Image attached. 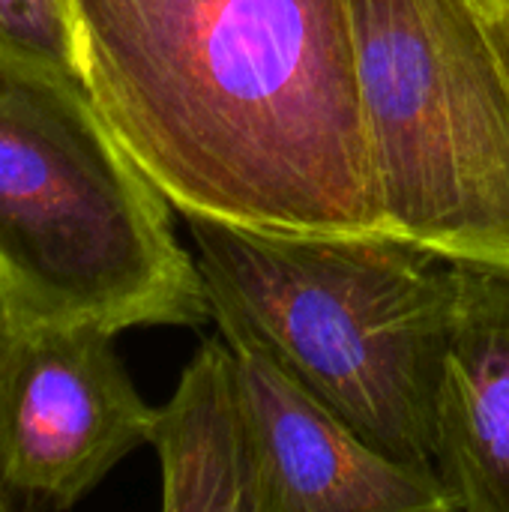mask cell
Instances as JSON below:
<instances>
[{"mask_svg":"<svg viewBox=\"0 0 509 512\" xmlns=\"http://www.w3.org/2000/svg\"><path fill=\"white\" fill-rule=\"evenodd\" d=\"M81 81L183 216L390 237L351 0H72Z\"/></svg>","mask_w":509,"mask_h":512,"instance_id":"cell-1","label":"cell"},{"mask_svg":"<svg viewBox=\"0 0 509 512\" xmlns=\"http://www.w3.org/2000/svg\"><path fill=\"white\" fill-rule=\"evenodd\" d=\"M183 219L219 330L246 333L387 456L432 468L456 264L396 237Z\"/></svg>","mask_w":509,"mask_h":512,"instance_id":"cell-2","label":"cell"},{"mask_svg":"<svg viewBox=\"0 0 509 512\" xmlns=\"http://www.w3.org/2000/svg\"><path fill=\"white\" fill-rule=\"evenodd\" d=\"M0 315L111 333L213 318L171 201L84 84L21 69H0Z\"/></svg>","mask_w":509,"mask_h":512,"instance_id":"cell-3","label":"cell"},{"mask_svg":"<svg viewBox=\"0 0 509 512\" xmlns=\"http://www.w3.org/2000/svg\"><path fill=\"white\" fill-rule=\"evenodd\" d=\"M387 231L509 273V69L480 0H351Z\"/></svg>","mask_w":509,"mask_h":512,"instance_id":"cell-4","label":"cell"},{"mask_svg":"<svg viewBox=\"0 0 509 512\" xmlns=\"http://www.w3.org/2000/svg\"><path fill=\"white\" fill-rule=\"evenodd\" d=\"M117 333L0 315V512H63L147 444Z\"/></svg>","mask_w":509,"mask_h":512,"instance_id":"cell-5","label":"cell"},{"mask_svg":"<svg viewBox=\"0 0 509 512\" xmlns=\"http://www.w3.org/2000/svg\"><path fill=\"white\" fill-rule=\"evenodd\" d=\"M219 333L240 369L261 512H450L432 468L369 444L246 333Z\"/></svg>","mask_w":509,"mask_h":512,"instance_id":"cell-6","label":"cell"},{"mask_svg":"<svg viewBox=\"0 0 509 512\" xmlns=\"http://www.w3.org/2000/svg\"><path fill=\"white\" fill-rule=\"evenodd\" d=\"M432 468L450 512H509V273L456 264Z\"/></svg>","mask_w":509,"mask_h":512,"instance_id":"cell-7","label":"cell"},{"mask_svg":"<svg viewBox=\"0 0 509 512\" xmlns=\"http://www.w3.org/2000/svg\"><path fill=\"white\" fill-rule=\"evenodd\" d=\"M147 444L159 456L165 512H261L249 408L231 342H201L177 390L153 408Z\"/></svg>","mask_w":509,"mask_h":512,"instance_id":"cell-8","label":"cell"},{"mask_svg":"<svg viewBox=\"0 0 509 512\" xmlns=\"http://www.w3.org/2000/svg\"><path fill=\"white\" fill-rule=\"evenodd\" d=\"M0 69L84 84L72 0H0Z\"/></svg>","mask_w":509,"mask_h":512,"instance_id":"cell-9","label":"cell"},{"mask_svg":"<svg viewBox=\"0 0 509 512\" xmlns=\"http://www.w3.org/2000/svg\"><path fill=\"white\" fill-rule=\"evenodd\" d=\"M480 9L489 21V30L498 42V51L504 57L509 69V3H501V0H480Z\"/></svg>","mask_w":509,"mask_h":512,"instance_id":"cell-10","label":"cell"},{"mask_svg":"<svg viewBox=\"0 0 509 512\" xmlns=\"http://www.w3.org/2000/svg\"><path fill=\"white\" fill-rule=\"evenodd\" d=\"M501 3H509V0H501Z\"/></svg>","mask_w":509,"mask_h":512,"instance_id":"cell-11","label":"cell"}]
</instances>
